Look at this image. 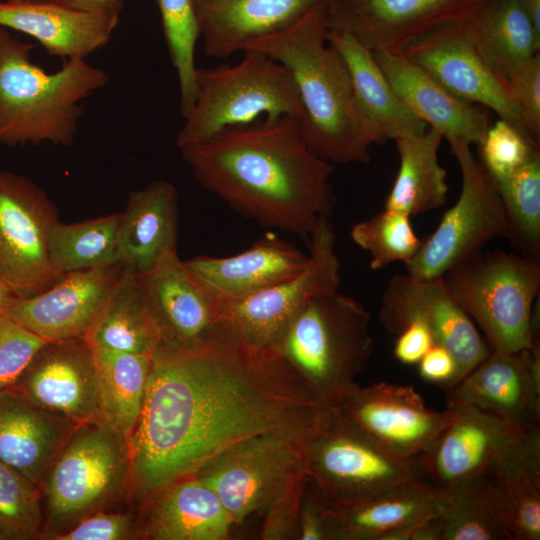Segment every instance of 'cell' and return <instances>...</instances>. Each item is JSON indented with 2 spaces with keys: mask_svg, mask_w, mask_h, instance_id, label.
I'll list each match as a JSON object with an SVG mask.
<instances>
[{
  "mask_svg": "<svg viewBox=\"0 0 540 540\" xmlns=\"http://www.w3.org/2000/svg\"><path fill=\"white\" fill-rule=\"evenodd\" d=\"M43 531L39 485L0 460V540H32Z\"/></svg>",
  "mask_w": 540,
  "mask_h": 540,
  "instance_id": "60d3db41",
  "label": "cell"
},
{
  "mask_svg": "<svg viewBox=\"0 0 540 540\" xmlns=\"http://www.w3.org/2000/svg\"><path fill=\"white\" fill-rule=\"evenodd\" d=\"M327 0H194L205 55L226 58Z\"/></svg>",
  "mask_w": 540,
  "mask_h": 540,
  "instance_id": "484cf974",
  "label": "cell"
},
{
  "mask_svg": "<svg viewBox=\"0 0 540 540\" xmlns=\"http://www.w3.org/2000/svg\"><path fill=\"white\" fill-rule=\"evenodd\" d=\"M371 315L339 290L312 298L275 347L329 405L356 384L373 351Z\"/></svg>",
  "mask_w": 540,
  "mask_h": 540,
  "instance_id": "52a82bcc",
  "label": "cell"
},
{
  "mask_svg": "<svg viewBox=\"0 0 540 540\" xmlns=\"http://www.w3.org/2000/svg\"><path fill=\"white\" fill-rule=\"evenodd\" d=\"M139 535L151 540H225L233 523L217 494L192 476L161 489L145 503Z\"/></svg>",
  "mask_w": 540,
  "mask_h": 540,
  "instance_id": "83f0119b",
  "label": "cell"
},
{
  "mask_svg": "<svg viewBox=\"0 0 540 540\" xmlns=\"http://www.w3.org/2000/svg\"><path fill=\"white\" fill-rule=\"evenodd\" d=\"M76 426L9 388L0 390V460L39 486Z\"/></svg>",
  "mask_w": 540,
  "mask_h": 540,
  "instance_id": "f1b7e54d",
  "label": "cell"
},
{
  "mask_svg": "<svg viewBox=\"0 0 540 540\" xmlns=\"http://www.w3.org/2000/svg\"><path fill=\"white\" fill-rule=\"evenodd\" d=\"M46 342L6 313L0 316V390L16 382Z\"/></svg>",
  "mask_w": 540,
  "mask_h": 540,
  "instance_id": "ee69618b",
  "label": "cell"
},
{
  "mask_svg": "<svg viewBox=\"0 0 540 540\" xmlns=\"http://www.w3.org/2000/svg\"><path fill=\"white\" fill-rule=\"evenodd\" d=\"M488 1L327 0V24L372 51L402 53L434 30L470 20Z\"/></svg>",
  "mask_w": 540,
  "mask_h": 540,
  "instance_id": "e0dca14e",
  "label": "cell"
},
{
  "mask_svg": "<svg viewBox=\"0 0 540 540\" xmlns=\"http://www.w3.org/2000/svg\"><path fill=\"white\" fill-rule=\"evenodd\" d=\"M443 502L441 489L412 480L349 506H327L331 538L383 540L391 532L439 514Z\"/></svg>",
  "mask_w": 540,
  "mask_h": 540,
  "instance_id": "f546056e",
  "label": "cell"
},
{
  "mask_svg": "<svg viewBox=\"0 0 540 540\" xmlns=\"http://www.w3.org/2000/svg\"><path fill=\"white\" fill-rule=\"evenodd\" d=\"M455 416L415 458L420 478L444 489L465 479L540 467L539 426H523L471 406H449Z\"/></svg>",
  "mask_w": 540,
  "mask_h": 540,
  "instance_id": "9c48e42d",
  "label": "cell"
},
{
  "mask_svg": "<svg viewBox=\"0 0 540 540\" xmlns=\"http://www.w3.org/2000/svg\"><path fill=\"white\" fill-rule=\"evenodd\" d=\"M461 171V191L437 228L421 240L406 273L422 279L442 277L453 265L480 251L488 241L509 240L506 212L494 179L467 144L451 145Z\"/></svg>",
  "mask_w": 540,
  "mask_h": 540,
  "instance_id": "8fae6325",
  "label": "cell"
},
{
  "mask_svg": "<svg viewBox=\"0 0 540 540\" xmlns=\"http://www.w3.org/2000/svg\"><path fill=\"white\" fill-rule=\"evenodd\" d=\"M468 21L428 33L402 54L427 70L451 93L493 110L500 119L534 142L525 129L506 82L486 66L474 48Z\"/></svg>",
  "mask_w": 540,
  "mask_h": 540,
  "instance_id": "ac0fdd59",
  "label": "cell"
},
{
  "mask_svg": "<svg viewBox=\"0 0 540 540\" xmlns=\"http://www.w3.org/2000/svg\"><path fill=\"white\" fill-rule=\"evenodd\" d=\"M129 440L103 418L76 426L46 472L40 489L42 538L68 531L131 491Z\"/></svg>",
  "mask_w": 540,
  "mask_h": 540,
  "instance_id": "5b68a950",
  "label": "cell"
},
{
  "mask_svg": "<svg viewBox=\"0 0 540 540\" xmlns=\"http://www.w3.org/2000/svg\"><path fill=\"white\" fill-rule=\"evenodd\" d=\"M135 277L160 341L190 346L221 324L218 300L195 278L177 249Z\"/></svg>",
  "mask_w": 540,
  "mask_h": 540,
  "instance_id": "44dd1931",
  "label": "cell"
},
{
  "mask_svg": "<svg viewBox=\"0 0 540 540\" xmlns=\"http://www.w3.org/2000/svg\"><path fill=\"white\" fill-rule=\"evenodd\" d=\"M14 3H54L81 9L123 8L125 0H3Z\"/></svg>",
  "mask_w": 540,
  "mask_h": 540,
  "instance_id": "816d5d0a",
  "label": "cell"
},
{
  "mask_svg": "<svg viewBox=\"0 0 540 540\" xmlns=\"http://www.w3.org/2000/svg\"><path fill=\"white\" fill-rule=\"evenodd\" d=\"M373 54L404 105L450 146L483 141L490 126L487 108L457 97L402 53L379 50Z\"/></svg>",
  "mask_w": 540,
  "mask_h": 540,
  "instance_id": "603a6c76",
  "label": "cell"
},
{
  "mask_svg": "<svg viewBox=\"0 0 540 540\" xmlns=\"http://www.w3.org/2000/svg\"><path fill=\"white\" fill-rule=\"evenodd\" d=\"M120 264L66 273L29 298H15L6 314L46 341L84 338L120 282Z\"/></svg>",
  "mask_w": 540,
  "mask_h": 540,
  "instance_id": "ffe728a7",
  "label": "cell"
},
{
  "mask_svg": "<svg viewBox=\"0 0 540 540\" xmlns=\"http://www.w3.org/2000/svg\"><path fill=\"white\" fill-rule=\"evenodd\" d=\"M418 366L422 378L439 384L446 391L456 385L458 364L444 346L434 344L418 362Z\"/></svg>",
  "mask_w": 540,
  "mask_h": 540,
  "instance_id": "681fc988",
  "label": "cell"
},
{
  "mask_svg": "<svg viewBox=\"0 0 540 540\" xmlns=\"http://www.w3.org/2000/svg\"><path fill=\"white\" fill-rule=\"evenodd\" d=\"M411 216L384 208L352 226V241L370 254V268L380 270L395 263L406 264L417 253L421 240L413 230Z\"/></svg>",
  "mask_w": 540,
  "mask_h": 540,
  "instance_id": "ab89813d",
  "label": "cell"
},
{
  "mask_svg": "<svg viewBox=\"0 0 540 540\" xmlns=\"http://www.w3.org/2000/svg\"><path fill=\"white\" fill-rule=\"evenodd\" d=\"M91 347L96 362L101 416L129 440L141 414L152 354Z\"/></svg>",
  "mask_w": 540,
  "mask_h": 540,
  "instance_id": "e575fe53",
  "label": "cell"
},
{
  "mask_svg": "<svg viewBox=\"0 0 540 540\" xmlns=\"http://www.w3.org/2000/svg\"><path fill=\"white\" fill-rule=\"evenodd\" d=\"M379 320L394 335L412 321L424 323L435 344L444 346L456 359V385L490 354L484 337L454 300L443 277L391 276L382 293Z\"/></svg>",
  "mask_w": 540,
  "mask_h": 540,
  "instance_id": "2e32d148",
  "label": "cell"
},
{
  "mask_svg": "<svg viewBox=\"0 0 540 540\" xmlns=\"http://www.w3.org/2000/svg\"><path fill=\"white\" fill-rule=\"evenodd\" d=\"M309 261L297 275L237 301H218L220 322L243 341L275 348L291 322L314 297L339 290L335 230L321 218L308 242Z\"/></svg>",
  "mask_w": 540,
  "mask_h": 540,
  "instance_id": "7c38bea8",
  "label": "cell"
},
{
  "mask_svg": "<svg viewBox=\"0 0 540 540\" xmlns=\"http://www.w3.org/2000/svg\"><path fill=\"white\" fill-rule=\"evenodd\" d=\"M162 22L164 38L180 90V112L185 118L190 112L195 93V48L200 38L194 0H152Z\"/></svg>",
  "mask_w": 540,
  "mask_h": 540,
  "instance_id": "f35d334b",
  "label": "cell"
},
{
  "mask_svg": "<svg viewBox=\"0 0 540 540\" xmlns=\"http://www.w3.org/2000/svg\"><path fill=\"white\" fill-rule=\"evenodd\" d=\"M480 162L494 180L511 175L539 147L502 119L490 125L483 141L478 145Z\"/></svg>",
  "mask_w": 540,
  "mask_h": 540,
  "instance_id": "b9f144b4",
  "label": "cell"
},
{
  "mask_svg": "<svg viewBox=\"0 0 540 540\" xmlns=\"http://www.w3.org/2000/svg\"><path fill=\"white\" fill-rule=\"evenodd\" d=\"M137 535L139 528L131 514L102 510L82 519L53 540H125Z\"/></svg>",
  "mask_w": 540,
  "mask_h": 540,
  "instance_id": "7dc6e473",
  "label": "cell"
},
{
  "mask_svg": "<svg viewBox=\"0 0 540 540\" xmlns=\"http://www.w3.org/2000/svg\"><path fill=\"white\" fill-rule=\"evenodd\" d=\"M330 406L402 460L426 451L455 416L449 406L444 411L427 407L413 386L388 382L356 383Z\"/></svg>",
  "mask_w": 540,
  "mask_h": 540,
  "instance_id": "9a60e30c",
  "label": "cell"
},
{
  "mask_svg": "<svg viewBox=\"0 0 540 540\" xmlns=\"http://www.w3.org/2000/svg\"><path fill=\"white\" fill-rule=\"evenodd\" d=\"M434 344L433 335L428 327L421 321L415 320L398 334L394 356L404 364H418Z\"/></svg>",
  "mask_w": 540,
  "mask_h": 540,
  "instance_id": "f907efd6",
  "label": "cell"
},
{
  "mask_svg": "<svg viewBox=\"0 0 540 540\" xmlns=\"http://www.w3.org/2000/svg\"><path fill=\"white\" fill-rule=\"evenodd\" d=\"M441 490V540H515L513 507L498 475H477Z\"/></svg>",
  "mask_w": 540,
  "mask_h": 540,
  "instance_id": "1f68e13d",
  "label": "cell"
},
{
  "mask_svg": "<svg viewBox=\"0 0 540 540\" xmlns=\"http://www.w3.org/2000/svg\"><path fill=\"white\" fill-rule=\"evenodd\" d=\"M327 41L343 60L358 105L378 132L382 143L420 134L428 129L396 95L372 50L340 31L328 29Z\"/></svg>",
  "mask_w": 540,
  "mask_h": 540,
  "instance_id": "4dcf8cb0",
  "label": "cell"
},
{
  "mask_svg": "<svg viewBox=\"0 0 540 540\" xmlns=\"http://www.w3.org/2000/svg\"><path fill=\"white\" fill-rule=\"evenodd\" d=\"M121 213L75 222L57 220L49 233V258L55 271L66 273L118 264Z\"/></svg>",
  "mask_w": 540,
  "mask_h": 540,
  "instance_id": "8d00e7d4",
  "label": "cell"
},
{
  "mask_svg": "<svg viewBox=\"0 0 540 540\" xmlns=\"http://www.w3.org/2000/svg\"><path fill=\"white\" fill-rule=\"evenodd\" d=\"M15 298L10 288L0 280V316L6 313Z\"/></svg>",
  "mask_w": 540,
  "mask_h": 540,
  "instance_id": "f5cc1de1",
  "label": "cell"
},
{
  "mask_svg": "<svg viewBox=\"0 0 540 540\" xmlns=\"http://www.w3.org/2000/svg\"><path fill=\"white\" fill-rule=\"evenodd\" d=\"M308 261L309 255L268 232L235 255H199L184 262L218 301H237L297 275Z\"/></svg>",
  "mask_w": 540,
  "mask_h": 540,
  "instance_id": "d4e9b609",
  "label": "cell"
},
{
  "mask_svg": "<svg viewBox=\"0 0 540 540\" xmlns=\"http://www.w3.org/2000/svg\"><path fill=\"white\" fill-rule=\"evenodd\" d=\"M305 443L269 434L224 452L194 476L219 497L235 525L267 506L306 471Z\"/></svg>",
  "mask_w": 540,
  "mask_h": 540,
  "instance_id": "5bb4252c",
  "label": "cell"
},
{
  "mask_svg": "<svg viewBox=\"0 0 540 540\" xmlns=\"http://www.w3.org/2000/svg\"><path fill=\"white\" fill-rule=\"evenodd\" d=\"M442 135L432 128L397 139L399 170L384 208L416 216L441 207L447 199L446 170L438 160Z\"/></svg>",
  "mask_w": 540,
  "mask_h": 540,
  "instance_id": "d6a6232c",
  "label": "cell"
},
{
  "mask_svg": "<svg viewBox=\"0 0 540 540\" xmlns=\"http://www.w3.org/2000/svg\"><path fill=\"white\" fill-rule=\"evenodd\" d=\"M33 49L0 26V145L70 146L83 101L106 86L109 75L84 58L64 59L47 73L33 63Z\"/></svg>",
  "mask_w": 540,
  "mask_h": 540,
  "instance_id": "277c9868",
  "label": "cell"
},
{
  "mask_svg": "<svg viewBox=\"0 0 540 540\" xmlns=\"http://www.w3.org/2000/svg\"><path fill=\"white\" fill-rule=\"evenodd\" d=\"M307 472L297 475L263 511L260 538L263 540H298V521Z\"/></svg>",
  "mask_w": 540,
  "mask_h": 540,
  "instance_id": "bcb514c9",
  "label": "cell"
},
{
  "mask_svg": "<svg viewBox=\"0 0 540 540\" xmlns=\"http://www.w3.org/2000/svg\"><path fill=\"white\" fill-rule=\"evenodd\" d=\"M122 8L81 9L54 3L0 1V26L38 41L48 54L84 58L109 43Z\"/></svg>",
  "mask_w": 540,
  "mask_h": 540,
  "instance_id": "cb8c5ba5",
  "label": "cell"
},
{
  "mask_svg": "<svg viewBox=\"0 0 540 540\" xmlns=\"http://www.w3.org/2000/svg\"><path fill=\"white\" fill-rule=\"evenodd\" d=\"M330 413L276 348L251 345L222 323L190 346L160 341L129 437L131 492L145 503L258 436L306 444Z\"/></svg>",
  "mask_w": 540,
  "mask_h": 540,
  "instance_id": "6da1fadb",
  "label": "cell"
},
{
  "mask_svg": "<svg viewBox=\"0 0 540 540\" xmlns=\"http://www.w3.org/2000/svg\"><path fill=\"white\" fill-rule=\"evenodd\" d=\"M505 82L529 137L540 140V53L517 64Z\"/></svg>",
  "mask_w": 540,
  "mask_h": 540,
  "instance_id": "f6af8a7d",
  "label": "cell"
},
{
  "mask_svg": "<svg viewBox=\"0 0 540 540\" xmlns=\"http://www.w3.org/2000/svg\"><path fill=\"white\" fill-rule=\"evenodd\" d=\"M179 150L203 188L307 244L318 221L335 208L332 165L309 148L292 118L226 129Z\"/></svg>",
  "mask_w": 540,
  "mask_h": 540,
  "instance_id": "7a4b0ae2",
  "label": "cell"
},
{
  "mask_svg": "<svg viewBox=\"0 0 540 540\" xmlns=\"http://www.w3.org/2000/svg\"><path fill=\"white\" fill-rule=\"evenodd\" d=\"M304 457L309 478L331 508L421 480L415 459L393 456L332 407L326 422L306 442Z\"/></svg>",
  "mask_w": 540,
  "mask_h": 540,
  "instance_id": "30bf717a",
  "label": "cell"
},
{
  "mask_svg": "<svg viewBox=\"0 0 540 540\" xmlns=\"http://www.w3.org/2000/svg\"><path fill=\"white\" fill-rule=\"evenodd\" d=\"M178 192L167 180H155L132 191L117 238V260L126 271L140 275L166 253L176 250Z\"/></svg>",
  "mask_w": 540,
  "mask_h": 540,
  "instance_id": "4316f807",
  "label": "cell"
},
{
  "mask_svg": "<svg viewBox=\"0 0 540 540\" xmlns=\"http://www.w3.org/2000/svg\"><path fill=\"white\" fill-rule=\"evenodd\" d=\"M508 219L509 241L524 256L540 260V150L511 175L494 180Z\"/></svg>",
  "mask_w": 540,
  "mask_h": 540,
  "instance_id": "74e56055",
  "label": "cell"
},
{
  "mask_svg": "<svg viewBox=\"0 0 540 540\" xmlns=\"http://www.w3.org/2000/svg\"><path fill=\"white\" fill-rule=\"evenodd\" d=\"M327 33L324 1L246 49L264 52L291 75L304 111L301 133L315 154L331 164L369 163L371 146L382 140L360 109L347 68Z\"/></svg>",
  "mask_w": 540,
  "mask_h": 540,
  "instance_id": "3957f363",
  "label": "cell"
},
{
  "mask_svg": "<svg viewBox=\"0 0 540 540\" xmlns=\"http://www.w3.org/2000/svg\"><path fill=\"white\" fill-rule=\"evenodd\" d=\"M9 389L77 425L102 418L94 352L84 338L47 341Z\"/></svg>",
  "mask_w": 540,
  "mask_h": 540,
  "instance_id": "d6986e66",
  "label": "cell"
},
{
  "mask_svg": "<svg viewBox=\"0 0 540 540\" xmlns=\"http://www.w3.org/2000/svg\"><path fill=\"white\" fill-rule=\"evenodd\" d=\"M235 65L197 68L194 102L176 138L178 149L259 120L294 119L304 111L287 69L257 49H246Z\"/></svg>",
  "mask_w": 540,
  "mask_h": 540,
  "instance_id": "8992f818",
  "label": "cell"
},
{
  "mask_svg": "<svg viewBox=\"0 0 540 540\" xmlns=\"http://www.w3.org/2000/svg\"><path fill=\"white\" fill-rule=\"evenodd\" d=\"M298 532V540H332L326 502L310 478L301 501Z\"/></svg>",
  "mask_w": 540,
  "mask_h": 540,
  "instance_id": "c3c4849f",
  "label": "cell"
},
{
  "mask_svg": "<svg viewBox=\"0 0 540 540\" xmlns=\"http://www.w3.org/2000/svg\"><path fill=\"white\" fill-rule=\"evenodd\" d=\"M468 31L483 62L504 81L513 67L540 51V33L518 0H489L468 21Z\"/></svg>",
  "mask_w": 540,
  "mask_h": 540,
  "instance_id": "836d02e7",
  "label": "cell"
},
{
  "mask_svg": "<svg viewBox=\"0 0 540 540\" xmlns=\"http://www.w3.org/2000/svg\"><path fill=\"white\" fill-rule=\"evenodd\" d=\"M57 220L56 207L40 186L0 171V280L16 298L37 295L61 278L49 258V233Z\"/></svg>",
  "mask_w": 540,
  "mask_h": 540,
  "instance_id": "4fadbf2b",
  "label": "cell"
},
{
  "mask_svg": "<svg viewBox=\"0 0 540 540\" xmlns=\"http://www.w3.org/2000/svg\"><path fill=\"white\" fill-rule=\"evenodd\" d=\"M448 406H471L523 426H539V348L490 352L447 391Z\"/></svg>",
  "mask_w": 540,
  "mask_h": 540,
  "instance_id": "7402d4cb",
  "label": "cell"
},
{
  "mask_svg": "<svg viewBox=\"0 0 540 540\" xmlns=\"http://www.w3.org/2000/svg\"><path fill=\"white\" fill-rule=\"evenodd\" d=\"M462 310L477 325L490 352L539 348L533 303L540 260L494 250L477 252L442 276Z\"/></svg>",
  "mask_w": 540,
  "mask_h": 540,
  "instance_id": "ba28073f",
  "label": "cell"
},
{
  "mask_svg": "<svg viewBox=\"0 0 540 540\" xmlns=\"http://www.w3.org/2000/svg\"><path fill=\"white\" fill-rule=\"evenodd\" d=\"M93 347L152 354L160 336L134 274H124L85 337Z\"/></svg>",
  "mask_w": 540,
  "mask_h": 540,
  "instance_id": "d590c367",
  "label": "cell"
},
{
  "mask_svg": "<svg viewBox=\"0 0 540 540\" xmlns=\"http://www.w3.org/2000/svg\"><path fill=\"white\" fill-rule=\"evenodd\" d=\"M509 495L515 540L540 539V467H523L498 475Z\"/></svg>",
  "mask_w": 540,
  "mask_h": 540,
  "instance_id": "7bdbcfd3",
  "label": "cell"
}]
</instances>
